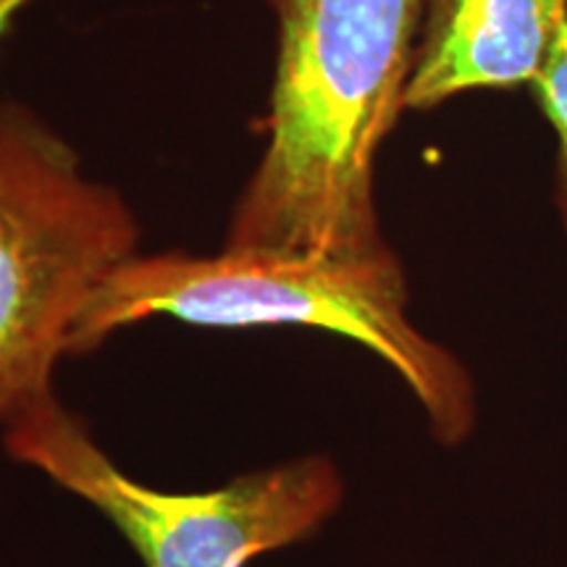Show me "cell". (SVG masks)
<instances>
[{"label":"cell","instance_id":"cell-1","mask_svg":"<svg viewBox=\"0 0 567 567\" xmlns=\"http://www.w3.org/2000/svg\"><path fill=\"white\" fill-rule=\"evenodd\" d=\"M276 63L266 140L224 247L365 258L386 247L375 161L405 111L423 0H266Z\"/></svg>","mask_w":567,"mask_h":567},{"label":"cell","instance_id":"cell-2","mask_svg":"<svg viewBox=\"0 0 567 567\" xmlns=\"http://www.w3.org/2000/svg\"><path fill=\"white\" fill-rule=\"evenodd\" d=\"M405 266L394 247L365 258H305L268 250L137 252L90 297L69 342L84 358L130 326L174 318L205 329L292 326L371 350L421 408L429 434L455 450L478 425V386L450 347L408 313Z\"/></svg>","mask_w":567,"mask_h":567},{"label":"cell","instance_id":"cell-3","mask_svg":"<svg viewBox=\"0 0 567 567\" xmlns=\"http://www.w3.org/2000/svg\"><path fill=\"white\" fill-rule=\"evenodd\" d=\"M140 243L126 197L45 118L0 101V429L59 394L76 321Z\"/></svg>","mask_w":567,"mask_h":567},{"label":"cell","instance_id":"cell-4","mask_svg":"<svg viewBox=\"0 0 567 567\" xmlns=\"http://www.w3.org/2000/svg\"><path fill=\"white\" fill-rule=\"evenodd\" d=\"M0 434L13 463L97 509L145 567H245L313 538L347 494L339 465L321 452L243 473L210 492H163L118 467L59 394Z\"/></svg>","mask_w":567,"mask_h":567},{"label":"cell","instance_id":"cell-5","mask_svg":"<svg viewBox=\"0 0 567 567\" xmlns=\"http://www.w3.org/2000/svg\"><path fill=\"white\" fill-rule=\"evenodd\" d=\"M567 24V0H423L405 111L471 90L534 87Z\"/></svg>","mask_w":567,"mask_h":567},{"label":"cell","instance_id":"cell-6","mask_svg":"<svg viewBox=\"0 0 567 567\" xmlns=\"http://www.w3.org/2000/svg\"><path fill=\"white\" fill-rule=\"evenodd\" d=\"M538 109L549 118L557 134V176H559V210L567 229V24L559 32L547 66L534 82Z\"/></svg>","mask_w":567,"mask_h":567},{"label":"cell","instance_id":"cell-7","mask_svg":"<svg viewBox=\"0 0 567 567\" xmlns=\"http://www.w3.org/2000/svg\"><path fill=\"white\" fill-rule=\"evenodd\" d=\"M34 3V0H0V40L6 38V32L11 30V24L27 6Z\"/></svg>","mask_w":567,"mask_h":567}]
</instances>
